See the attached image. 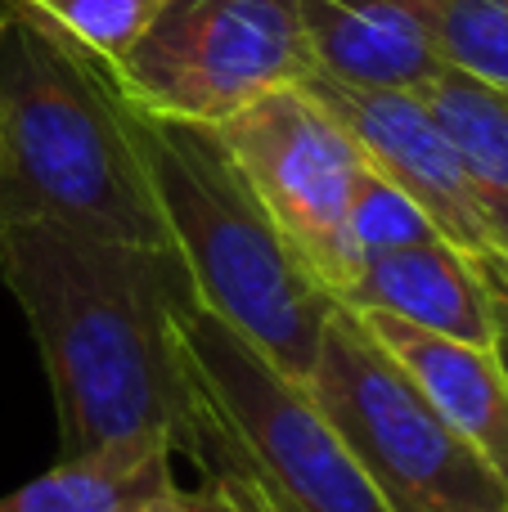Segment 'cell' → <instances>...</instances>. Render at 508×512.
<instances>
[{
	"label": "cell",
	"mask_w": 508,
	"mask_h": 512,
	"mask_svg": "<svg viewBox=\"0 0 508 512\" xmlns=\"http://www.w3.org/2000/svg\"><path fill=\"white\" fill-rule=\"evenodd\" d=\"M0 283L50 373L59 454L167 436L203 468L216 459L221 432L180 337L194 288L176 252L54 221H0Z\"/></svg>",
	"instance_id": "obj_1"
},
{
	"label": "cell",
	"mask_w": 508,
	"mask_h": 512,
	"mask_svg": "<svg viewBox=\"0 0 508 512\" xmlns=\"http://www.w3.org/2000/svg\"><path fill=\"white\" fill-rule=\"evenodd\" d=\"M0 221H54L171 252L131 104L104 63L0 0Z\"/></svg>",
	"instance_id": "obj_2"
},
{
	"label": "cell",
	"mask_w": 508,
	"mask_h": 512,
	"mask_svg": "<svg viewBox=\"0 0 508 512\" xmlns=\"http://www.w3.org/2000/svg\"><path fill=\"white\" fill-rule=\"evenodd\" d=\"M131 135L194 301L306 387L338 310L333 288L275 225L212 126L131 108Z\"/></svg>",
	"instance_id": "obj_3"
},
{
	"label": "cell",
	"mask_w": 508,
	"mask_h": 512,
	"mask_svg": "<svg viewBox=\"0 0 508 512\" xmlns=\"http://www.w3.org/2000/svg\"><path fill=\"white\" fill-rule=\"evenodd\" d=\"M306 391L392 512H508L500 472L441 423L342 301L324 328Z\"/></svg>",
	"instance_id": "obj_4"
},
{
	"label": "cell",
	"mask_w": 508,
	"mask_h": 512,
	"mask_svg": "<svg viewBox=\"0 0 508 512\" xmlns=\"http://www.w3.org/2000/svg\"><path fill=\"white\" fill-rule=\"evenodd\" d=\"M180 337L221 432V454L207 468L243 463L275 504L293 512H392L302 382L261 360L194 297L180 310Z\"/></svg>",
	"instance_id": "obj_5"
},
{
	"label": "cell",
	"mask_w": 508,
	"mask_h": 512,
	"mask_svg": "<svg viewBox=\"0 0 508 512\" xmlns=\"http://www.w3.org/2000/svg\"><path fill=\"white\" fill-rule=\"evenodd\" d=\"M311 72L302 0H171L108 77L135 113L221 126Z\"/></svg>",
	"instance_id": "obj_6"
},
{
	"label": "cell",
	"mask_w": 508,
	"mask_h": 512,
	"mask_svg": "<svg viewBox=\"0 0 508 512\" xmlns=\"http://www.w3.org/2000/svg\"><path fill=\"white\" fill-rule=\"evenodd\" d=\"M212 131L225 140L275 225L338 297V288L356 274L351 203L369 171L347 126L306 81H297L261 95Z\"/></svg>",
	"instance_id": "obj_7"
},
{
	"label": "cell",
	"mask_w": 508,
	"mask_h": 512,
	"mask_svg": "<svg viewBox=\"0 0 508 512\" xmlns=\"http://www.w3.org/2000/svg\"><path fill=\"white\" fill-rule=\"evenodd\" d=\"M306 86L329 104V113L347 126L360 158L369 171L396 185L446 243L459 252L482 256L495 248L491 221H486L477 189L459 162L455 144L446 140L441 122L423 104L419 90H369V86H342V81L311 72Z\"/></svg>",
	"instance_id": "obj_8"
},
{
	"label": "cell",
	"mask_w": 508,
	"mask_h": 512,
	"mask_svg": "<svg viewBox=\"0 0 508 512\" xmlns=\"http://www.w3.org/2000/svg\"><path fill=\"white\" fill-rule=\"evenodd\" d=\"M338 301L356 315H392L441 337L495 346V315L482 274L473 256L446 239L365 256L360 270L338 288Z\"/></svg>",
	"instance_id": "obj_9"
},
{
	"label": "cell",
	"mask_w": 508,
	"mask_h": 512,
	"mask_svg": "<svg viewBox=\"0 0 508 512\" xmlns=\"http://www.w3.org/2000/svg\"><path fill=\"white\" fill-rule=\"evenodd\" d=\"M441 423L464 436L508 486V369L495 346H473L392 315H360Z\"/></svg>",
	"instance_id": "obj_10"
},
{
	"label": "cell",
	"mask_w": 508,
	"mask_h": 512,
	"mask_svg": "<svg viewBox=\"0 0 508 512\" xmlns=\"http://www.w3.org/2000/svg\"><path fill=\"white\" fill-rule=\"evenodd\" d=\"M315 72L342 86L423 90L441 63L414 0H302Z\"/></svg>",
	"instance_id": "obj_11"
},
{
	"label": "cell",
	"mask_w": 508,
	"mask_h": 512,
	"mask_svg": "<svg viewBox=\"0 0 508 512\" xmlns=\"http://www.w3.org/2000/svg\"><path fill=\"white\" fill-rule=\"evenodd\" d=\"M171 454L176 445L167 436L59 454L50 472L0 495V512H149L176 490Z\"/></svg>",
	"instance_id": "obj_12"
},
{
	"label": "cell",
	"mask_w": 508,
	"mask_h": 512,
	"mask_svg": "<svg viewBox=\"0 0 508 512\" xmlns=\"http://www.w3.org/2000/svg\"><path fill=\"white\" fill-rule=\"evenodd\" d=\"M419 95L473 180L495 248L508 252V86L441 68Z\"/></svg>",
	"instance_id": "obj_13"
},
{
	"label": "cell",
	"mask_w": 508,
	"mask_h": 512,
	"mask_svg": "<svg viewBox=\"0 0 508 512\" xmlns=\"http://www.w3.org/2000/svg\"><path fill=\"white\" fill-rule=\"evenodd\" d=\"M441 63L508 86V0H414Z\"/></svg>",
	"instance_id": "obj_14"
},
{
	"label": "cell",
	"mask_w": 508,
	"mask_h": 512,
	"mask_svg": "<svg viewBox=\"0 0 508 512\" xmlns=\"http://www.w3.org/2000/svg\"><path fill=\"white\" fill-rule=\"evenodd\" d=\"M86 59L113 68L171 0H9Z\"/></svg>",
	"instance_id": "obj_15"
},
{
	"label": "cell",
	"mask_w": 508,
	"mask_h": 512,
	"mask_svg": "<svg viewBox=\"0 0 508 512\" xmlns=\"http://www.w3.org/2000/svg\"><path fill=\"white\" fill-rule=\"evenodd\" d=\"M428 239H441L428 216L396 185H387L378 171H365V180L356 189V203H351V252H356V270L374 252L410 248V243H428Z\"/></svg>",
	"instance_id": "obj_16"
},
{
	"label": "cell",
	"mask_w": 508,
	"mask_h": 512,
	"mask_svg": "<svg viewBox=\"0 0 508 512\" xmlns=\"http://www.w3.org/2000/svg\"><path fill=\"white\" fill-rule=\"evenodd\" d=\"M149 512H279V508H275V499L266 495V486H261L243 463L225 459V463H216V468H207L203 486H194V490L176 486Z\"/></svg>",
	"instance_id": "obj_17"
},
{
	"label": "cell",
	"mask_w": 508,
	"mask_h": 512,
	"mask_svg": "<svg viewBox=\"0 0 508 512\" xmlns=\"http://www.w3.org/2000/svg\"><path fill=\"white\" fill-rule=\"evenodd\" d=\"M473 265L486 283V297H491L495 351H500V360L508 369V252H482V256H473Z\"/></svg>",
	"instance_id": "obj_18"
},
{
	"label": "cell",
	"mask_w": 508,
	"mask_h": 512,
	"mask_svg": "<svg viewBox=\"0 0 508 512\" xmlns=\"http://www.w3.org/2000/svg\"><path fill=\"white\" fill-rule=\"evenodd\" d=\"M266 495H270V490H266ZM275 508H279V512H293V508H284V504H275Z\"/></svg>",
	"instance_id": "obj_19"
}]
</instances>
